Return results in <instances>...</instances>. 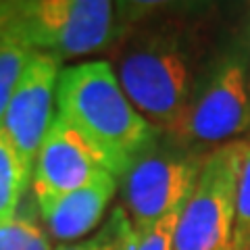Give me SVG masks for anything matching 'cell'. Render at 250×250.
I'll return each instance as SVG.
<instances>
[{"label":"cell","instance_id":"cell-1","mask_svg":"<svg viewBox=\"0 0 250 250\" xmlns=\"http://www.w3.org/2000/svg\"><path fill=\"white\" fill-rule=\"evenodd\" d=\"M115 75L136 111L161 134L175 131L200 80L192 42L177 25H152L123 40Z\"/></svg>","mask_w":250,"mask_h":250},{"label":"cell","instance_id":"cell-2","mask_svg":"<svg viewBox=\"0 0 250 250\" xmlns=\"http://www.w3.org/2000/svg\"><path fill=\"white\" fill-rule=\"evenodd\" d=\"M57 113L104 152L117 179L161 136L125 96L106 61H85L61 69Z\"/></svg>","mask_w":250,"mask_h":250},{"label":"cell","instance_id":"cell-3","mask_svg":"<svg viewBox=\"0 0 250 250\" xmlns=\"http://www.w3.org/2000/svg\"><path fill=\"white\" fill-rule=\"evenodd\" d=\"M129 11L111 0H27L11 25L34 50L61 62L119 42Z\"/></svg>","mask_w":250,"mask_h":250},{"label":"cell","instance_id":"cell-4","mask_svg":"<svg viewBox=\"0 0 250 250\" xmlns=\"http://www.w3.org/2000/svg\"><path fill=\"white\" fill-rule=\"evenodd\" d=\"M202 163L198 150L169 134H161L140 152L119 179L125 213L134 228L148 229L173 208L184 207Z\"/></svg>","mask_w":250,"mask_h":250},{"label":"cell","instance_id":"cell-5","mask_svg":"<svg viewBox=\"0 0 250 250\" xmlns=\"http://www.w3.org/2000/svg\"><path fill=\"white\" fill-rule=\"evenodd\" d=\"M244 150L246 140H233L205 156L196 186L179 215L173 250H233Z\"/></svg>","mask_w":250,"mask_h":250},{"label":"cell","instance_id":"cell-6","mask_svg":"<svg viewBox=\"0 0 250 250\" xmlns=\"http://www.w3.org/2000/svg\"><path fill=\"white\" fill-rule=\"evenodd\" d=\"M250 127V73L238 52L223 54L200 75L173 134L194 150L223 146Z\"/></svg>","mask_w":250,"mask_h":250},{"label":"cell","instance_id":"cell-7","mask_svg":"<svg viewBox=\"0 0 250 250\" xmlns=\"http://www.w3.org/2000/svg\"><path fill=\"white\" fill-rule=\"evenodd\" d=\"M104 173H113L104 152L57 113L31 169L34 200L42 202L80 190Z\"/></svg>","mask_w":250,"mask_h":250},{"label":"cell","instance_id":"cell-8","mask_svg":"<svg viewBox=\"0 0 250 250\" xmlns=\"http://www.w3.org/2000/svg\"><path fill=\"white\" fill-rule=\"evenodd\" d=\"M59 75V61L46 52L34 50L0 125L29 171L34 169L38 150L57 117L54 108Z\"/></svg>","mask_w":250,"mask_h":250},{"label":"cell","instance_id":"cell-9","mask_svg":"<svg viewBox=\"0 0 250 250\" xmlns=\"http://www.w3.org/2000/svg\"><path fill=\"white\" fill-rule=\"evenodd\" d=\"M117 186L119 179L113 173H104L80 190L36 202L50 240H57L59 244H73L88 236L104 217Z\"/></svg>","mask_w":250,"mask_h":250},{"label":"cell","instance_id":"cell-10","mask_svg":"<svg viewBox=\"0 0 250 250\" xmlns=\"http://www.w3.org/2000/svg\"><path fill=\"white\" fill-rule=\"evenodd\" d=\"M31 171L21 161L17 148L0 127V223L9 221L21 208Z\"/></svg>","mask_w":250,"mask_h":250},{"label":"cell","instance_id":"cell-11","mask_svg":"<svg viewBox=\"0 0 250 250\" xmlns=\"http://www.w3.org/2000/svg\"><path fill=\"white\" fill-rule=\"evenodd\" d=\"M34 48L13 25L0 34V125Z\"/></svg>","mask_w":250,"mask_h":250},{"label":"cell","instance_id":"cell-12","mask_svg":"<svg viewBox=\"0 0 250 250\" xmlns=\"http://www.w3.org/2000/svg\"><path fill=\"white\" fill-rule=\"evenodd\" d=\"M0 250H54L50 236L36 219L34 208L21 207L17 215L0 223Z\"/></svg>","mask_w":250,"mask_h":250},{"label":"cell","instance_id":"cell-13","mask_svg":"<svg viewBox=\"0 0 250 250\" xmlns=\"http://www.w3.org/2000/svg\"><path fill=\"white\" fill-rule=\"evenodd\" d=\"M131 233H134V223L129 221V215L123 207H117L96 233L73 244H59L54 250H125Z\"/></svg>","mask_w":250,"mask_h":250},{"label":"cell","instance_id":"cell-14","mask_svg":"<svg viewBox=\"0 0 250 250\" xmlns=\"http://www.w3.org/2000/svg\"><path fill=\"white\" fill-rule=\"evenodd\" d=\"M184 207L173 208L169 215L159 219L152 228L148 229H136L129 238V244L125 250H173L175 242V229L179 223V215H182Z\"/></svg>","mask_w":250,"mask_h":250},{"label":"cell","instance_id":"cell-15","mask_svg":"<svg viewBox=\"0 0 250 250\" xmlns=\"http://www.w3.org/2000/svg\"><path fill=\"white\" fill-rule=\"evenodd\" d=\"M233 250H250V140H246V150L238 177Z\"/></svg>","mask_w":250,"mask_h":250},{"label":"cell","instance_id":"cell-16","mask_svg":"<svg viewBox=\"0 0 250 250\" xmlns=\"http://www.w3.org/2000/svg\"><path fill=\"white\" fill-rule=\"evenodd\" d=\"M19 4L21 2H15V0H0V34L15 21L19 13Z\"/></svg>","mask_w":250,"mask_h":250},{"label":"cell","instance_id":"cell-17","mask_svg":"<svg viewBox=\"0 0 250 250\" xmlns=\"http://www.w3.org/2000/svg\"><path fill=\"white\" fill-rule=\"evenodd\" d=\"M248 73H250V67H248Z\"/></svg>","mask_w":250,"mask_h":250}]
</instances>
